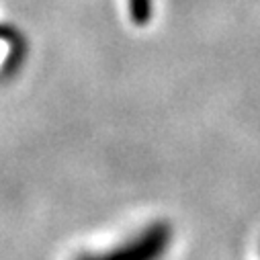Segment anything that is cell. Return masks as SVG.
I'll list each match as a JSON object with an SVG mask.
<instances>
[{
    "mask_svg": "<svg viewBox=\"0 0 260 260\" xmlns=\"http://www.w3.org/2000/svg\"><path fill=\"white\" fill-rule=\"evenodd\" d=\"M172 242V228L168 221H154L144 228L138 236L123 242L119 248L111 250L107 258H132V260H150L162 256Z\"/></svg>",
    "mask_w": 260,
    "mask_h": 260,
    "instance_id": "cell-1",
    "label": "cell"
},
{
    "mask_svg": "<svg viewBox=\"0 0 260 260\" xmlns=\"http://www.w3.org/2000/svg\"><path fill=\"white\" fill-rule=\"evenodd\" d=\"M127 13L136 27H148L154 17V0H127Z\"/></svg>",
    "mask_w": 260,
    "mask_h": 260,
    "instance_id": "cell-2",
    "label": "cell"
}]
</instances>
